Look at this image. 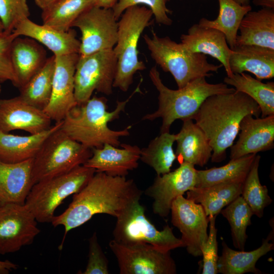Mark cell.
Instances as JSON below:
<instances>
[{"label":"cell","mask_w":274,"mask_h":274,"mask_svg":"<svg viewBox=\"0 0 274 274\" xmlns=\"http://www.w3.org/2000/svg\"><path fill=\"white\" fill-rule=\"evenodd\" d=\"M46 52L37 41L31 38L16 37L11 46V59L18 81V88L26 84L43 67Z\"/></svg>","instance_id":"484cf974"},{"label":"cell","mask_w":274,"mask_h":274,"mask_svg":"<svg viewBox=\"0 0 274 274\" xmlns=\"http://www.w3.org/2000/svg\"><path fill=\"white\" fill-rule=\"evenodd\" d=\"M224 83L243 92L255 101L260 108L261 117L274 115V83H266L245 73L226 77Z\"/></svg>","instance_id":"4dcf8cb0"},{"label":"cell","mask_w":274,"mask_h":274,"mask_svg":"<svg viewBox=\"0 0 274 274\" xmlns=\"http://www.w3.org/2000/svg\"><path fill=\"white\" fill-rule=\"evenodd\" d=\"M33 159L13 163L0 160V206L25 203L34 185Z\"/></svg>","instance_id":"44dd1931"},{"label":"cell","mask_w":274,"mask_h":274,"mask_svg":"<svg viewBox=\"0 0 274 274\" xmlns=\"http://www.w3.org/2000/svg\"><path fill=\"white\" fill-rule=\"evenodd\" d=\"M119 1L120 0H94V6L112 9Z\"/></svg>","instance_id":"ee69618b"},{"label":"cell","mask_w":274,"mask_h":274,"mask_svg":"<svg viewBox=\"0 0 274 274\" xmlns=\"http://www.w3.org/2000/svg\"><path fill=\"white\" fill-rule=\"evenodd\" d=\"M120 274H176L177 267L170 251H163L146 243L124 244L111 240Z\"/></svg>","instance_id":"8fae6325"},{"label":"cell","mask_w":274,"mask_h":274,"mask_svg":"<svg viewBox=\"0 0 274 274\" xmlns=\"http://www.w3.org/2000/svg\"><path fill=\"white\" fill-rule=\"evenodd\" d=\"M140 199L133 201L118 217L113 231L114 239L124 244L146 243L163 251L184 247L181 238L168 225L158 230L145 214Z\"/></svg>","instance_id":"9c48e42d"},{"label":"cell","mask_w":274,"mask_h":274,"mask_svg":"<svg viewBox=\"0 0 274 274\" xmlns=\"http://www.w3.org/2000/svg\"><path fill=\"white\" fill-rule=\"evenodd\" d=\"M37 222L25 204L0 206V255L15 253L31 244L40 232Z\"/></svg>","instance_id":"4fadbf2b"},{"label":"cell","mask_w":274,"mask_h":274,"mask_svg":"<svg viewBox=\"0 0 274 274\" xmlns=\"http://www.w3.org/2000/svg\"><path fill=\"white\" fill-rule=\"evenodd\" d=\"M92 154L91 149L70 138L60 127L45 140L33 159L34 184L83 165Z\"/></svg>","instance_id":"ba28073f"},{"label":"cell","mask_w":274,"mask_h":274,"mask_svg":"<svg viewBox=\"0 0 274 274\" xmlns=\"http://www.w3.org/2000/svg\"><path fill=\"white\" fill-rule=\"evenodd\" d=\"M260 156L256 155L243 184L241 196L251 208L253 214L261 218L266 207L272 200L268 194L267 187L260 183L258 168Z\"/></svg>","instance_id":"8d00e7d4"},{"label":"cell","mask_w":274,"mask_h":274,"mask_svg":"<svg viewBox=\"0 0 274 274\" xmlns=\"http://www.w3.org/2000/svg\"><path fill=\"white\" fill-rule=\"evenodd\" d=\"M143 38L153 59L172 74L178 88L197 78L210 77L222 66L209 62L204 54L189 51L182 43L159 37L153 30L151 37L145 35Z\"/></svg>","instance_id":"5b68a950"},{"label":"cell","mask_w":274,"mask_h":274,"mask_svg":"<svg viewBox=\"0 0 274 274\" xmlns=\"http://www.w3.org/2000/svg\"><path fill=\"white\" fill-rule=\"evenodd\" d=\"M118 22V37L113 50L117 59L113 87L126 92L132 84L134 74L146 68L139 60V40L146 27L150 24L152 11L136 5L127 8Z\"/></svg>","instance_id":"8992f818"},{"label":"cell","mask_w":274,"mask_h":274,"mask_svg":"<svg viewBox=\"0 0 274 274\" xmlns=\"http://www.w3.org/2000/svg\"><path fill=\"white\" fill-rule=\"evenodd\" d=\"M233 74L248 72L259 80L274 77V50L256 45H241L232 49L229 59Z\"/></svg>","instance_id":"603a6c76"},{"label":"cell","mask_w":274,"mask_h":274,"mask_svg":"<svg viewBox=\"0 0 274 274\" xmlns=\"http://www.w3.org/2000/svg\"><path fill=\"white\" fill-rule=\"evenodd\" d=\"M170 212L172 223L181 232V239L188 253L194 257L201 256L209 223L202 206L181 195L173 202Z\"/></svg>","instance_id":"5bb4252c"},{"label":"cell","mask_w":274,"mask_h":274,"mask_svg":"<svg viewBox=\"0 0 274 274\" xmlns=\"http://www.w3.org/2000/svg\"><path fill=\"white\" fill-rule=\"evenodd\" d=\"M83 165L66 173L38 182L32 186L25 204L40 223H51L56 208L68 196L80 191L95 173Z\"/></svg>","instance_id":"52a82bcc"},{"label":"cell","mask_w":274,"mask_h":274,"mask_svg":"<svg viewBox=\"0 0 274 274\" xmlns=\"http://www.w3.org/2000/svg\"><path fill=\"white\" fill-rule=\"evenodd\" d=\"M57 0H35L36 4L43 10Z\"/></svg>","instance_id":"bcb514c9"},{"label":"cell","mask_w":274,"mask_h":274,"mask_svg":"<svg viewBox=\"0 0 274 274\" xmlns=\"http://www.w3.org/2000/svg\"><path fill=\"white\" fill-rule=\"evenodd\" d=\"M16 37L12 32L4 33L0 37V83L9 81L18 88V81L11 59V46Z\"/></svg>","instance_id":"60d3db41"},{"label":"cell","mask_w":274,"mask_h":274,"mask_svg":"<svg viewBox=\"0 0 274 274\" xmlns=\"http://www.w3.org/2000/svg\"><path fill=\"white\" fill-rule=\"evenodd\" d=\"M117 59L113 49L87 55H79L75 73V96L77 105L89 99L94 91L113 93Z\"/></svg>","instance_id":"30bf717a"},{"label":"cell","mask_w":274,"mask_h":274,"mask_svg":"<svg viewBox=\"0 0 274 274\" xmlns=\"http://www.w3.org/2000/svg\"><path fill=\"white\" fill-rule=\"evenodd\" d=\"M249 114L259 117V106L246 94L235 90L208 97L191 117L209 141L213 162L225 159L226 150L233 145L239 131L241 121Z\"/></svg>","instance_id":"7a4b0ae2"},{"label":"cell","mask_w":274,"mask_h":274,"mask_svg":"<svg viewBox=\"0 0 274 274\" xmlns=\"http://www.w3.org/2000/svg\"><path fill=\"white\" fill-rule=\"evenodd\" d=\"M78 53L55 56V67L50 101L43 111L55 122L63 120L77 105L75 96V73Z\"/></svg>","instance_id":"2e32d148"},{"label":"cell","mask_w":274,"mask_h":274,"mask_svg":"<svg viewBox=\"0 0 274 274\" xmlns=\"http://www.w3.org/2000/svg\"><path fill=\"white\" fill-rule=\"evenodd\" d=\"M269 241L267 236L262 240L259 248L248 252L234 250L222 241V254L217 261L218 272L222 274L262 273L256 267V264L260 258L273 250L274 244L269 243Z\"/></svg>","instance_id":"f1b7e54d"},{"label":"cell","mask_w":274,"mask_h":274,"mask_svg":"<svg viewBox=\"0 0 274 274\" xmlns=\"http://www.w3.org/2000/svg\"><path fill=\"white\" fill-rule=\"evenodd\" d=\"M235 46L256 45L274 50V9L248 12L243 18Z\"/></svg>","instance_id":"d4e9b609"},{"label":"cell","mask_w":274,"mask_h":274,"mask_svg":"<svg viewBox=\"0 0 274 274\" xmlns=\"http://www.w3.org/2000/svg\"><path fill=\"white\" fill-rule=\"evenodd\" d=\"M1 90H2V89H1V85H0V93H1Z\"/></svg>","instance_id":"681fc988"},{"label":"cell","mask_w":274,"mask_h":274,"mask_svg":"<svg viewBox=\"0 0 274 274\" xmlns=\"http://www.w3.org/2000/svg\"><path fill=\"white\" fill-rule=\"evenodd\" d=\"M29 15L26 0H0V19L5 33H12L16 25Z\"/></svg>","instance_id":"f35d334b"},{"label":"cell","mask_w":274,"mask_h":274,"mask_svg":"<svg viewBox=\"0 0 274 274\" xmlns=\"http://www.w3.org/2000/svg\"><path fill=\"white\" fill-rule=\"evenodd\" d=\"M180 131L176 134V159L180 164L188 162L202 167L211 158L212 148L203 131L193 121L182 120Z\"/></svg>","instance_id":"cb8c5ba5"},{"label":"cell","mask_w":274,"mask_h":274,"mask_svg":"<svg viewBox=\"0 0 274 274\" xmlns=\"http://www.w3.org/2000/svg\"><path fill=\"white\" fill-rule=\"evenodd\" d=\"M62 122H55L49 129L29 135L0 131V160L13 163L33 158L45 140L61 127Z\"/></svg>","instance_id":"4316f807"},{"label":"cell","mask_w":274,"mask_h":274,"mask_svg":"<svg viewBox=\"0 0 274 274\" xmlns=\"http://www.w3.org/2000/svg\"><path fill=\"white\" fill-rule=\"evenodd\" d=\"M117 20L111 8L93 6L81 14L72 25L81 32L78 54L87 55L113 49L117 41Z\"/></svg>","instance_id":"7c38bea8"},{"label":"cell","mask_w":274,"mask_h":274,"mask_svg":"<svg viewBox=\"0 0 274 274\" xmlns=\"http://www.w3.org/2000/svg\"><path fill=\"white\" fill-rule=\"evenodd\" d=\"M149 77L158 92V107L154 112L144 115L142 120L154 121L161 118L160 133L169 132L177 119H191L208 97L235 91L224 83H209L206 77L197 78L181 88L173 90L163 84L155 66L150 70Z\"/></svg>","instance_id":"277c9868"},{"label":"cell","mask_w":274,"mask_h":274,"mask_svg":"<svg viewBox=\"0 0 274 274\" xmlns=\"http://www.w3.org/2000/svg\"><path fill=\"white\" fill-rule=\"evenodd\" d=\"M170 0H120L112 8L114 15L118 20L124 11L128 8L140 5H144L152 11L156 22L160 24L169 26L173 20L168 14L171 11L167 7V3Z\"/></svg>","instance_id":"74e56055"},{"label":"cell","mask_w":274,"mask_h":274,"mask_svg":"<svg viewBox=\"0 0 274 274\" xmlns=\"http://www.w3.org/2000/svg\"><path fill=\"white\" fill-rule=\"evenodd\" d=\"M141 82L126 100L116 101L112 111H107V99L102 96L94 95L77 105L67 113L60 129L70 138L91 149L100 148L106 144L118 147L120 138L129 135L131 126L116 130L109 127V123L118 119L132 97L141 91Z\"/></svg>","instance_id":"3957f363"},{"label":"cell","mask_w":274,"mask_h":274,"mask_svg":"<svg viewBox=\"0 0 274 274\" xmlns=\"http://www.w3.org/2000/svg\"><path fill=\"white\" fill-rule=\"evenodd\" d=\"M228 221L231 228V237L235 248L245 250L248 236L247 228L251 224L253 212L241 195L238 196L220 212Z\"/></svg>","instance_id":"d590c367"},{"label":"cell","mask_w":274,"mask_h":274,"mask_svg":"<svg viewBox=\"0 0 274 274\" xmlns=\"http://www.w3.org/2000/svg\"><path fill=\"white\" fill-rule=\"evenodd\" d=\"M252 3L256 6L274 9V0H253Z\"/></svg>","instance_id":"f6af8a7d"},{"label":"cell","mask_w":274,"mask_h":274,"mask_svg":"<svg viewBox=\"0 0 274 274\" xmlns=\"http://www.w3.org/2000/svg\"><path fill=\"white\" fill-rule=\"evenodd\" d=\"M17 267L18 266L16 264L9 260H0L1 273H8L10 271H11L13 269H16Z\"/></svg>","instance_id":"7bdbcfd3"},{"label":"cell","mask_w":274,"mask_h":274,"mask_svg":"<svg viewBox=\"0 0 274 274\" xmlns=\"http://www.w3.org/2000/svg\"><path fill=\"white\" fill-rule=\"evenodd\" d=\"M236 3L243 6L250 5V0H234Z\"/></svg>","instance_id":"7dc6e473"},{"label":"cell","mask_w":274,"mask_h":274,"mask_svg":"<svg viewBox=\"0 0 274 274\" xmlns=\"http://www.w3.org/2000/svg\"><path fill=\"white\" fill-rule=\"evenodd\" d=\"M176 138V134H171L169 131L160 133L147 147L141 149L140 160L154 169L157 175L170 172L176 159L173 147Z\"/></svg>","instance_id":"e575fe53"},{"label":"cell","mask_w":274,"mask_h":274,"mask_svg":"<svg viewBox=\"0 0 274 274\" xmlns=\"http://www.w3.org/2000/svg\"><path fill=\"white\" fill-rule=\"evenodd\" d=\"M217 216H209V233L207 242L202 249V274H217L218 255L217 229L216 227Z\"/></svg>","instance_id":"ab89813d"},{"label":"cell","mask_w":274,"mask_h":274,"mask_svg":"<svg viewBox=\"0 0 274 274\" xmlns=\"http://www.w3.org/2000/svg\"><path fill=\"white\" fill-rule=\"evenodd\" d=\"M55 57L47 59L43 67L20 89L19 96L29 104L40 109L48 105L52 93Z\"/></svg>","instance_id":"d6a6232c"},{"label":"cell","mask_w":274,"mask_h":274,"mask_svg":"<svg viewBox=\"0 0 274 274\" xmlns=\"http://www.w3.org/2000/svg\"><path fill=\"white\" fill-rule=\"evenodd\" d=\"M5 33V28L3 22L0 19V37Z\"/></svg>","instance_id":"c3c4849f"},{"label":"cell","mask_w":274,"mask_h":274,"mask_svg":"<svg viewBox=\"0 0 274 274\" xmlns=\"http://www.w3.org/2000/svg\"><path fill=\"white\" fill-rule=\"evenodd\" d=\"M94 6V0H57L42 10L43 24L66 31L84 11Z\"/></svg>","instance_id":"836d02e7"},{"label":"cell","mask_w":274,"mask_h":274,"mask_svg":"<svg viewBox=\"0 0 274 274\" xmlns=\"http://www.w3.org/2000/svg\"><path fill=\"white\" fill-rule=\"evenodd\" d=\"M52 120L43 111L24 101L19 95L0 99V131L21 130L30 134L49 129Z\"/></svg>","instance_id":"e0dca14e"},{"label":"cell","mask_w":274,"mask_h":274,"mask_svg":"<svg viewBox=\"0 0 274 274\" xmlns=\"http://www.w3.org/2000/svg\"><path fill=\"white\" fill-rule=\"evenodd\" d=\"M181 41L189 51L209 55L217 59L224 67L227 76L232 75L229 64L232 50L221 31L194 24L188 29L187 33L181 35Z\"/></svg>","instance_id":"ffe728a7"},{"label":"cell","mask_w":274,"mask_h":274,"mask_svg":"<svg viewBox=\"0 0 274 274\" xmlns=\"http://www.w3.org/2000/svg\"><path fill=\"white\" fill-rule=\"evenodd\" d=\"M219 13L215 20L201 18L198 24L217 29L223 33L232 50L235 46L240 23L245 15L252 10L250 5L243 6L234 0H218Z\"/></svg>","instance_id":"f546056e"},{"label":"cell","mask_w":274,"mask_h":274,"mask_svg":"<svg viewBox=\"0 0 274 274\" xmlns=\"http://www.w3.org/2000/svg\"><path fill=\"white\" fill-rule=\"evenodd\" d=\"M243 182H229L188 191L187 198L200 204L207 216H217L242 194Z\"/></svg>","instance_id":"83f0119b"},{"label":"cell","mask_w":274,"mask_h":274,"mask_svg":"<svg viewBox=\"0 0 274 274\" xmlns=\"http://www.w3.org/2000/svg\"><path fill=\"white\" fill-rule=\"evenodd\" d=\"M256 154L230 159L219 167L196 170L195 187L202 188L229 182H244L253 164Z\"/></svg>","instance_id":"1f68e13d"},{"label":"cell","mask_w":274,"mask_h":274,"mask_svg":"<svg viewBox=\"0 0 274 274\" xmlns=\"http://www.w3.org/2000/svg\"><path fill=\"white\" fill-rule=\"evenodd\" d=\"M180 164L173 172L157 175L145 191V194L153 199V213L160 217H167L174 200L195 187L197 169L194 165L185 162Z\"/></svg>","instance_id":"9a60e30c"},{"label":"cell","mask_w":274,"mask_h":274,"mask_svg":"<svg viewBox=\"0 0 274 274\" xmlns=\"http://www.w3.org/2000/svg\"><path fill=\"white\" fill-rule=\"evenodd\" d=\"M120 146L106 144L100 148L92 149L91 156L83 165L109 176L126 177L129 171L138 167L141 149L127 144L121 143Z\"/></svg>","instance_id":"d6986e66"},{"label":"cell","mask_w":274,"mask_h":274,"mask_svg":"<svg viewBox=\"0 0 274 274\" xmlns=\"http://www.w3.org/2000/svg\"><path fill=\"white\" fill-rule=\"evenodd\" d=\"M253 116L247 115L241 121L238 139L230 147V159L273 148L274 115Z\"/></svg>","instance_id":"ac0fdd59"},{"label":"cell","mask_w":274,"mask_h":274,"mask_svg":"<svg viewBox=\"0 0 274 274\" xmlns=\"http://www.w3.org/2000/svg\"><path fill=\"white\" fill-rule=\"evenodd\" d=\"M108 260L104 253L94 232L89 239L88 260L82 274H109Z\"/></svg>","instance_id":"b9f144b4"},{"label":"cell","mask_w":274,"mask_h":274,"mask_svg":"<svg viewBox=\"0 0 274 274\" xmlns=\"http://www.w3.org/2000/svg\"><path fill=\"white\" fill-rule=\"evenodd\" d=\"M12 33L16 37L23 36L36 40L48 48L55 56L79 53L80 41L77 38L76 32L71 28L62 31L38 24L28 18L21 21Z\"/></svg>","instance_id":"7402d4cb"},{"label":"cell","mask_w":274,"mask_h":274,"mask_svg":"<svg viewBox=\"0 0 274 274\" xmlns=\"http://www.w3.org/2000/svg\"><path fill=\"white\" fill-rule=\"evenodd\" d=\"M142 195V191L132 179L95 172L87 184L73 194L68 208L60 215L54 216L51 223L55 227L63 226L64 241L69 231L96 214L118 217L133 201L140 199Z\"/></svg>","instance_id":"6da1fadb"}]
</instances>
